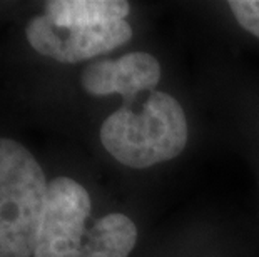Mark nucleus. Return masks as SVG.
Segmentation results:
<instances>
[{
  "label": "nucleus",
  "mask_w": 259,
  "mask_h": 257,
  "mask_svg": "<svg viewBox=\"0 0 259 257\" xmlns=\"http://www.w3.org/2000/svg\"><path fill=\"white\" fill-rule=\"evenodd\" d=\"M187 119L181 104L166 92H152L139 112L132 107L111 114L101 127V142L115 161L146 169L170 161L186 149Z\"/></svg>",
  "instance_id": "obj_1"
},
{
  "label": "nucleus",
  "mask_w": 259,
  "mask_h": 257,
  "mask_svg": "<svg viewBox=\"0 0 259 257\" xmlns=\"http://www.w3.org/2000/svg\"><path fill=\"white\" fill-rule=\"evenodd\" d=\"M47 185L24 145L0 139V257H34Z\"/></svg>",
  "instance_id": "obj_2"
},
{
  "label": "nucleus",
  "mask_w": 259,
  "mask_h": 257,
  "mask_svg": "<svg viewBox=\"0 0 259 257\" xmlns=\"http://www.w3.org/2000/svg\"><path fill=\"white\" fill-rule=\"evenodd\" d=\"M91 216V197L79 182L57 177L49 182L34 257L82 255Z\"/></svg>",
  "instance_id": "obj_3"
},
{
  "label": "nucleus",
  "mask_w": 259,
  "mask_h": 257,
  "mask_svg": "<svg viewBox=\"0 0 259 257\" xmlns=\"http://www.w3.org/2000/svg\"><path fill=\"white\" fill-rule=\"evenodd\" d=\"M25 37L35 52L62 64H77L124 45L132 39L127 20L59 27L46 14L29 20Z\"/></svg>",
  "instance_id": "obj_4"
},
{
  "label": "nucleus",
  "mask_w": 259,
  "mask_h": 257,
  "mask_svg": "<svg viewBox=\"0 0 259 257\" xmlns=\"http://www.w3.org/2000/svg\"><path fill=\"white\" fill-rule=\"evenodd\" d=\"M159 80L161 65L146 52H131L117 60H99L87 65L80 75V84L87 94H120L127 107H132L137 94L152 90Z\"/></svg>",
  "instance_id": "obj_5"
},
{
  "label": "nucleus",
  "mask_w": 259,
  "mask_h": 257,
  "mask_svg": "<svg viewBox=\"0 0 259 257\" xmlns=\"http://www.w3.org/2000/svg\"><path fill=\"white\" fill-rule=\"evenodd\" d=\"M137 242V227L127 216L109 214L101 217L87 231L84 257H129Z\"/></svg>",
  "instance_id": "obj_6"
},
{
  "label": "nucleus",
  "mask_w": 259,
  "mask_h": 257,
  "mask_svg": "<svg viewBox=\"0 0 259 257\" xmlns=\"http://www.w3.org/2000/svg\"><path fill=\"white\" fill-rule=\"evenodd\" d=\"M131 10L124 0H49L46 15L59 27L97 25L125 20Z\"/></svg>",
  "instance_id": "obj_7"
},
{
  "label": "nucleus",
  "mask_w": 259,
  "mask_h": 257,
  "mask_svg": "<svg viewBox=\"0 0 259 257\" xmlns=\"http://www.w3.org/2000/svg\"><path fill=\"white\" fill-rule=\"evenodd\" d=\"M228 5L242 29L259 39V0H231Z\"/></svg>",
  "instance_id": "obj_8"
}]
</instances>
